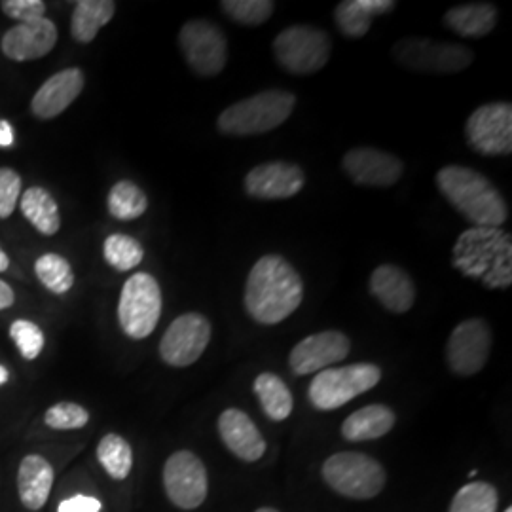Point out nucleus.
I'll use <instances>...</instances> for the list:
<instances>
[{"instance_id":"obj_29","label":"nucleus","mask_w":512,"mask_h":512,"mask_svg":"<svg viewBox=\"0 0 512 512\" xmlns=\"http://www.w3.org/2000/svg\"><path fill=\"white\" fill-rule=\"evenodd\" d=\"M148 209V198L145 190L133 181H118L110 188L107 196V211L112 219L120 222H131L141 219Z\"/></svg>"},{"instance_id":"obj_2","label":"nucleus","mask_w":512,"mask_h":512,"mask_svg":"<svg viewBox=\"0 0 512 512\" xmlns=\"http://www.w3.org/2000/svg\"><path fill=\"white\" fill-rule=\"evenodd\" d=\"M452 264L459 274L482 283L486 289H509L512 285L511 234L486 226L465 230L452 249Z\"/></svg>"},{"instance_id":"obj_8","label":"nucleus","mask_w":512,"mask_h":512,"mask_svg":"<svg viewBox=\"0 0 512 512\" xmlns=\"http://www.w3.org/2000/svg\"><path fill=\"white\" fill-rule=\"evenodd\" d=\"M393 57L404 69L414 73L456 74L469 69L475 61L471 48L433 38H401L393 46Z\"/></svg>"},{"instance_id":"obj_23","label":"nucleus","mask_w":512,"mask_h":512,"mask_svg":"<svg viewBox=\"0 0 512 512\" xmlns=\"http://www.w3.org/2000/svg\"><path fill=\"white\" fill-rule=\"evenodd\" d=\"M393 0H344L334 10L340 33L348 38H363L372 27V18L395 10Z\"/></svg>"},{"instance_id":"obj_20","label":"nucleus","mask_w":512,"mask_h":512,"mask_svg":"<svg viewBox=\"0 0 512 512\" xmlns=\"http://www.w3.org/2000/svg\"><path fill=\"white\" fill-rule=\"evenodd\" d=\"M219 433L224 446L241 461L255 463L266 454V440L255 421L239 408H228L220 414Z\"/></svg>"},{"instance_id":"obj_4","label":"nucleus","mask_w":512,"mask_h":512,"mask_svg":"<svg viewBox=\"0 0 512 512\" xmlns=\"http://www.w3.org/2000/svg\"><path fill=\"white\" fill-rule=\"evenodd\" d=\"M296 107V95L285 90H266L241 99L222 110L217 128L232 137H253L283 126Z\"/></svg>"},{"instance_id":"obj_39","label":"nucleus","mask_w":512,"mask_h":512,"mask_svg":"<svg viewBox=\"0 0 512 512\" xmlns=\"http://www.w3.org/2000/svg\"><path fill=\"white\" fill-rule=\"evenodd\" d=\"M101 509V501L92 495H73L59 503L57 512H99Z\"/></svg>"},{"instance_id":"obj_5","label":"nucleus","mask_w":512,"mask_h":512,"mask_svg":"<svg viewBox=\"0 0 512 512\" xmlns=\"http://www.w3.org/2000/svg\"><path fill=\"white\" fill-rule=\"evenodd\" d=\"M162 289L154 275L137 272L122 287L118 300V323L131 340H145L162 317Z\"/></svg>"},{"instance_id":"obj_44","label":"nucleus","mask_w":512,"mask_h":512,"mask_svg":"<svg viewBox=\"0 0 512 512\" xmlns=\"http://www.w3.org/2000/svg\"><path fill=\"white\" fill-rule=\"evenodd\" d=\"M255 512H279L275 511V509H270V507H262V509H258V511Z\"/></svg>"},{"instance_id":"obj_7","label":"nucleus","mask_w":512,"mask_h":512,"mask_svg":"<svg viewBox=\"0 0 512 512\" xmlns=\"http://www.w3.org/2000/svg\"><path fill=\"white\" fill-rule=\"evenodd\" d=\"M323 480L336 494L349 499H374L385 488V469L378 459L361 452H338L321 469Z\"/></svg>"},{"instance_id":"obj_24","label":"nucleus","mask_w":512,"mask_h":512,"mask_svg":"<svg viewBox=\"0 0 512 512\" xmlns=\"http://www.w3.org/2000/svg\"><path fill=\"white\" fill-rule=\"evenodd\" d=\"M499 12L490 2H471L454 6L444 14V25L463 38L488 37L497 25Z\"/></svg>"},{"instance_id":"obj_18","label":"nucleus","mask_w":512,"mask_h":512,"mask_svg":"<svg viewBox=\"0 0 512 512\" xmlns=\"http://www.w3.org/2000/svg\"><path fill=\"white\" fill-rule=\"evenodd\" d=\"M57 38V25L50 18L18 23L0 38V52L16 63L37 61L54 50Z\"/></svg>"},{"instance_id":"obj_38","label":"nucleus","mask_w":512,"mask_h":512,"mask_svg":"<svg viewBox=\"0 0 512 512\" xmlns=\"http://www.w3.org/2000/svg\"><path fill=\"white\" fill-rule=\"evenodd\" d=\"M2 12L18 23H31L46 18V2L42 0H2Z\"/></svg>"},{"instance_id":"obj_10","label":"nucleus","mask_w":512,"mask_h":512,"mask_svg":"<svg viewBox=\"0 0 512 512\" xmlns=\"http://www.w3.org/2000/svg\"><path fill=\"white\" fill-rule=\"evenodd\" d=\"M179 46L188 67L200 76H217L228 63V40L217 23L190 19L179 33Z\"/></svg>"},{"instance_id":"obj_31","label":"nucleus","mask_w":512,"mask_h":512,"mask_svg":"<svg viewBox=\"0 0 512 512\" xmlns=\"http://www.w3.org/2000/svg\"><path fill=\"white\" fill-rule=\"evenodd\" d=\"M97 459L112 480H126L133 469V450L128 440L116 433L99 440Z\"/></svg>"},{"instance_id":"obj_12","label":"nucleus","mask_w":512,"mask_h":512,"mask_svg":"<svg viewBox=\"0 0 512 512\" xmlns=\"http://www.w3.org/2000/svg\"><path fill=\"white\" fill-rule=\"evenodd\" d=\"M211 323L198 313L188 311L179 315L164 332L160 340V357L165 365L186 368L194 365L211 342Z\"/></svg>"},{"instance_id":"obj_35","label":"nucleus","mask_w":512,"mask_h":512,"mask_svg":"<svg viewBox=\"0 0 512 512\" xmlns=\"http://www.w3.org/2000/svg\"><path fill=\"white\" fill-rule=\"evenodd\" d=\"M10 338L25 361L38 359L46 346L44 330L40 329L35 321H29V319H16L10 325Z\"/></svg>"},{"instance_id":"obj_14","label":"nucleus","mask_w":512,"mask_h":512,"mask_svg":"<svg viewBox=\"0 0 512 512\" xmlns=\"http://www.w3.org/2000/svg\"><path fill=\"white\" fill-rule=\"evenodd\" d=\"M492 329L484 319H467L452 330L446 346V361L454 374L475 376L490 357Z\"/></svg>"},{"instance_id":"obj_40","label":"nucleus","mask_w":512,"mask_h":512,"mask_svg":"<svg viewBox=\"0 0 512 512\" xmlns=\"http://www.w3.org/2000/svg\"><path fill=\"white\" fill-rule=\"evenodd\" d=\"M14 304H16V293H14V289H12L6 281L0 279V311L8 310V308H12Z\"/></svg>"},{"instance_id":"obj_33","label":"nucleus","mask_w":512,"mask_h":512,"mask_svg":"<svg viewBox=\"0 0 512 512\" xmlns=\"http://www.w3.org/2000/svg\"><path fill=\"white\" fill-rule=\"evenodd\" d=\"M499 494L490 482L475 480L459 488L448 512H497Z\"/></svg>"},{"instance_id":"obj_32","label":"nucleus","mask_w":512,"mask_h":512,"mask_svg":"<svg viewBox=\"0 0 512 512\" xmlns=\"http://www.w3.org/2000/svg\"><path fill=\"white\" fill-rule=\"evenodd\" d=\"M103 256L110 268H114L116 272H129L143 262L145 249L141 241L133 236L112 234L103 243Z\"/></svg>"},{"instance_id":"obj_28","label":"nucleus","mask_w":512,"mask_h":512,"mask_svg":"<svg viewBox=\"0 0 512 512\" xmlns=\"http://www.w3.org/2000/svg\"><path fill=\"white\" fill-rule=\"evenodd\" d=\"M253 389L264 414L270 420L285 421L293 414V393L274 372L258 374Z\"/></svg>"},{"instance_id":"obj_21","label":"nucleus","mask_w":512,"mask_h":512,"mask_svg":"<svg viewBox=\"0 0 512 512\" xmlns=\"http://www.w3.org/2000/svg\"><path fill=\"white\" fill-rule=\"evenodd\" d=\"M372 296L391 313L403 315L414 308L416 285L406 270L395 264L378 266L368 281Z\"/></svg>"},{"instance_id":"obj_19","label":"nucleus","mask_w":512,"mask_h":512,"mask_svg":"<svg viewBox=\"0 0 512 512\" xmlns=\"http://www.w3.org/2000/svg\"><path fill=\"white\" fill-rule=\"evenodd\" d=\"M86 76L82 69L69 67L42 82L31 99V112L38 120H54L73 105L84 92Z\"/></svg>"},{"instance_id":"obj_34","label":"nucleus","mask_w":512,"mask_h":512,"mask_svg":"<svg viewBox=\"0 0 512 512\" xmlns=\"http://www.w3.org/2000/svg\"><path fill=\"white\" fill-rule=\"evenodd\" d=\"M220 8L239 25L258 27L274 16L275 4L272 0H222Z\"/></svg>"},{"instance_id":"obj_41","label":"nucleus","mask_w":512,"mask_h":512,"mask_svg":"<svg viewBox=\"0 0 512 512\" xmlns=\"http://www.w3.org/2000/svg\"><path fill=\"white\" fill-rule=\"evenodd\" d=\"M14 129L6 122V120H0V147L8 148L14 145Z\"/></svg>"},{"instance_id":"obj_36","label":"nucleus","mask_w":512,"mask_h":512,"mask_svg":"<svg viewBox=\"0 0 512 512\" xmlns=\"http://www.w3.org/2000/svg\"><path fill=\"white\" fill-rule=\"evenodd\" d=\"M44 423L55 431H74L90 423V412L78 403H55L44 414Z\"/></svg>"},{"instance_id":"obj_11","label":"nucleus","mask_w":512,"mask_h":512,"mask_svg":"<svg viewBox=\"0 0 512 512\" xmlns=\"http://www.w3.org/2000/svg\"><path fill=\"white\" fill-rule=\"evenodd\" d=\"M164 488L167 499L183 511L202 507L209 492V478L202 459L190 450L171 454L164 465Z\"/></svg>"},{"instance_id":"obj_26","label":"nucleus","mask_w":512,"mask_h":512,"mask_svg":"<svg viewBox=\"0 0 512 512\" xmlns=\"http://www.w3.org/2000/svg\"><path fill=\"white\" fill-rule=\"evenodd\" d=\"M19 209L25 220L37 230L38 234L52 238L61 230V213L50 190L42 186H31L23 190L19 198Z\"/></svg>"},{"instance_id":"obj_22","label":"nucleus","mask_w":512,"mask_h":512,"mask_svg":"<svg viewBox=\"0 0 512 512\" xmlns=\"http://www.w3.org/2000/svg\"><path fill=\"white\" fill-rule=\"evenodd\" d=\"M52 463L38 454H29L21 459L18 469V494L21 505L27 511H40L54 486Z\"/></svg>"},{"instance_id":"obj_45","label":"nucleus","mask_w":512,"mask_h":512,"mask_svg":"<svg viewBox=\"0 0 512 512\" xmlns=\"http://www.w3.org/2000/svg\"><path fill=\"white\" fill-rule=\"evenodd\" d=\"M505 512H512V507H509V509H507Z\"/></svg>"},{"instance_id":"obj_25","label":"nucleus","mask_w":512,"mask_h":512,"mask_svg":"<svg viewBox=\"0 0 512 512\" xmlns=\"http://www.w3.org/2000/svg\"><path fill=\"white\" fill-rule=\"evenodd\" d=\"M397 416L385 404H368L342 423V437L349 442H365L385 437L395 427Z\"/></svg>"},{"instance_id":"obj_13","label":"nucleus","mask_w":512,"mask_h":512,"mask_svg":"<svg viewBox=\"0 0 512 512\" xmlns=\"http://www.w3.org/2000/svg\"><path fill=\"white\" fill-rule=\"evenodd\" d=\"M469 147L482 156H509L512 152V105L495 101L471 112L465 124Z\"/></svg>"},{"instance_id":"obj_30","label":"nucleus","mask_w":512,"mask_h":512,"mask_svg":"<svg viewBox=\"0 0 512 512\" xmlns=\"http://www.w3.org/2000/svg\"><path fill=\"white\" fill-rule=\"evenodd\" d=\"M35 275L40 285L55 296L71 293L76 283L71 262L57 253H44L38 256L35 262Z\"/></svg>"},{"instance_id":"obj_42","label":"nucleus","mask_w":512,"mask_h":512,"mask_svg":"<svg viewBox=\"0 0 512 512\" xmlns=\"http://www.w3.org/2000/svg\"><path fill=\"white\" fill-rule=\"evenodd\" d=\"M8 268H10V256L0 247V274L8 272Z\"/></svg>"},{"instance_id":"obj_9","label":"nucleus","mask_w":512,"mask_h":512,"mask_svg":"<svg viewBox=\"0 0 512 512\" xmlns=\"http://www.w3.org/2000/svg\"><path fill=\"white\" fill-rule=\"evenodd\" d=\"M277 65L296 76L319 73L329 63L332 42L330 37L313 25H291L274 40Z\"/></svg>"},{"instance_id":"obj_6","label":"nucleus","mask_w":512,"mask_h":512,"mask_svg":"<svg viewBox=\"0 0 512 512\" xmlns=\"http://www.w3.org/2000/svg\"><path fill=\"white\" fill-rule=\"evenodd\" d=\"M382 368L372 363L327 368L311 380L310 403L323 412H330L351 403L355 397L380 384Z\"/></svg>"},{"instance_id":"obj_1","label":"nucleus","mask_w":512,"mask_h":512,"mask_svg":"<svg viewBox=\"0 0 512 512\" xmlns=\"http://www.w3.org/2000/svg\"><path fill=\"white\" fill-rule=\"evenodd\" d=\"M304 300V281L293 264L281 255L256 260L245 283L243 304L251 319L272 327L289 319Z\"/></svg>"},{"instance_id":"obj_17","label":"nucleus","mask_w":512,"mask_h":512,"mask_svg":"<svg viewBox=\"0 0 512 512\" xmlns=\"http://www.w3.org/2000/svg\"><path fill=\"white\" fill-rule=\"evenodd\" d=\"M342 167L353 183L372 188L395 186L404 173L401 158L372 147L349 150L342 160Z\"/></svg>"},{"instance_id":"obj_27","label":"nucleus","mask_w":512,"mask_h":512,"mask_svg":"<svg viewBox=\"0 0 512 512\" xmlns=\"http://www.w3.org/2000/svg\"><path fill=\"white\" fill-rule=\"evenodd\" d=\"M116 14V2L112 0H80L71 16V37L78 44H92L99 31L109 25Z\"/></svg>"},{"instance_id":"obj_16","label":"nucleus","mask_w":512,"mask_h":512,"mask_svg":"<svg viewBox=\"0 0 512 512\" xmlns=\"http://www.w3.org/2000/svg\"><path fill=\"white\" fill-rule=\"evenodd\" d=\"M306 173L300 165L275 160L256 165L243 181L245 194L255 200H289L302 192Z\"/></svg>"},{"instance_id":"obj_15","label":"nucleus","mask_w":512,"mask_h":512,"mask_svg":"<svg viewBox=\"0 0 512 512\" xmlns=\"http://www.w3.org/2000/svg\"><path fill=\"white\" fill-rule=\"evenodd\" d=\"M351 351V340L340 330H323L300 340L289 355V366L296 376H308L344 361Z\"/></svg>"},{"instance_id":"obj_43","label":"nucleus","mask_w":512,"mask_h":512,"mask_svg":"<svg viewBox=\"0 0 512 512\" xmlns=\"http://www.w3.org/2000/svg\"><path fill=\"white\" fill-rule=\"evenodd\" d=\"M8 382H10V372H8V368L0 365V385L8 384Z\"/></svg>"},{"instance_id":"obj_37","label":"nucleus","mask_w":512,"mask_h":512,"mask_svg":"<svg viewBox=\"0 0 512 512\" xmlns=\"http://www.w3.org/2000/svg\"><path fill=\"white\" fill-rule=\"evenodd\" d=\"M21 175L12 167H0V219H10L21 198Z\"/></svg>"},{"instance_id":"obj_3","label":"nucleus","mask_w":512,"mask_h":512,"mask_svg":"<svg viewBox=\"0 0 512 512\" xmlns=\"http://www.w3.org/2000/svg\"><path fill=\"white\" fill-rule=\"evenodd\" d=\"M440 194L473 226L501 228L509 219V207L495 184L465 165H446L437 173Z\"/></svg>"}]
</instances>
